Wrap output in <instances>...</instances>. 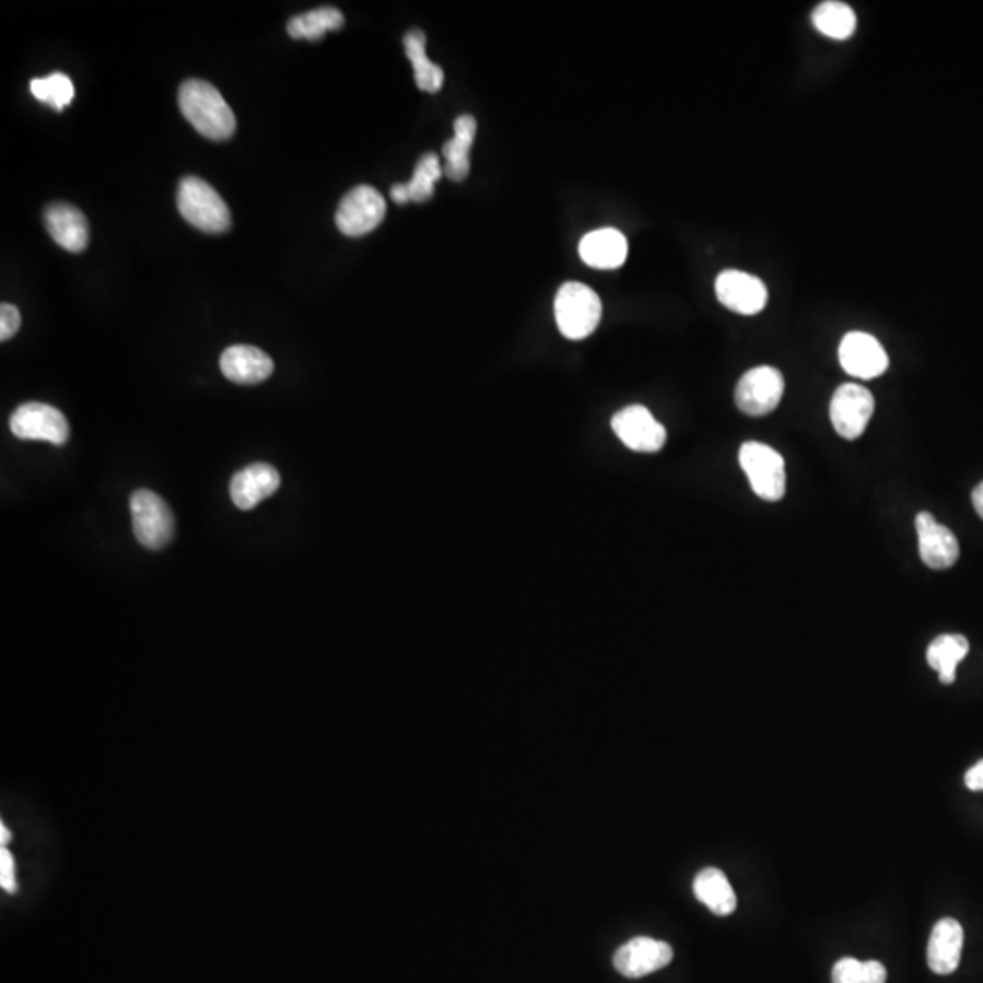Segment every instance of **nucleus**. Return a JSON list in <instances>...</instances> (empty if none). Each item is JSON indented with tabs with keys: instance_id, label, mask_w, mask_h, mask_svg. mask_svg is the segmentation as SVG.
I'll return each mask as SVG.
<instances>
[{
	"instance_id": "nucleus-1",
	"label": "nucleus",
	"mask_w": 983,
	"mask_h": 983,
	"mask_svg": "<svg viewBox=\"0 0 983 983\" xmlns=\"http://www.w3.org/2000/svg\"><path fill=\"white\" fill-rule=\"evenodd\" d=\"M180 112L201 136L226 141L237 128L234 112L218 87L201 79H188L179 90Z\"/></svg>"
},
{
	"instance_id": "nucleus-4",
	"label": "nucleus",
	"mask_w": 983,
	"mask_h": 983,
	"mask_svg": "<svg viewBox=\"0 0 983 983\" xmlns=\"http://www.w3.org/2000/svg\"><path fill=\"white\" fill-rule=\"evenodd\" d=\"M133 534L144 549L161 550L174 538L175 519L168 503L152 490H136L130 498Z\"/></svg>"
},
{
	"instance_id": "nucleus-5",
	"label": "nucleus",
	"mask_w": 983,
	"mask_h": 983,
	"mask_svg": "<svg viewBox=\"0 0 983 983\" xmlns=\"http://www.w3.org/2000/svg\"><path fill=\"white\" fill-rule=\"evenodd\" d=\"M739 465L749 478L750 487L761 500L780 501L785 494V461L780 452L763 443H745L739 448Z\"/></svg>"
},
{
	"instance_id": "nucleus-27",
	"label": "nucleus",
	"mask_w": 983,
	"mask_h": 983,
	"mask_svg": "<svg viewBox=\"0 0 983 983\" xmlns=\"http://www.w3.org/2000/svg\"><path fill=\"white\" fill-rule=\"evenodd\" d=\"M30 87H32V93L38 101H43V103L49 104V106H54L57 109L66 108L73 101V95H75L73 82L65 73H51V75L44 77V79H33Z\"/></svg>"
},
{
	"instance_id": "nucleus-13",
	"label": "nucleus",
	"mask_w": 983,
	"mask_h": 983,
	"mask_svg": "<svg viewBox=\"0 0 983 983\" xmlns=\"http://www.w3.org/2000/svg\"><path fill=\"white\" fill-rule=\"evenodd\" d=\"M672 947L665 941L640 936L627 941L615 955V968L627 979H643L672 962Z\"/></svg>"
},
{
	"instance_id": "nucleus-28",
	"label": "nucleus",
	"mask_w": 983,
	"mask_h": 983,
	"mask_svg": "<svg viewBox=\"0 0 983 983\" xmlns=\"http://www.w3.org/2000/svg\"><path fill=\"white\" fill-rule=\"evenodd\" d=\"M887 971L880 962H858L854 958L838 960L832 969V983H886Z\"/></svg>"
},
{
	"instance_id": "nucleus-25",
	"label": "nucleus",
	"mask_w": 983,
	"mask_h": 983,
	"mask_svg": "<svg viewBox=\"0 0 983 983\" xmlns=\"http://www.w3.org/2000/svg\"><path fill=\"white\" fill-rule=\"evenodd\" d=\"M812 24L818 32L823 33L826 37L843 40L849 38L856 32V13L851 5L840 0H826L816 8L812 13Z\"/></svg>"
},
{
	"instance_id": "nucleus-16",
	"label": "nucleus",
	"mask_w": 983,
	"mask_h": 983,
	"mask_svg": "<svg viewBox=\"0 0 983 983\" xmlns=\"http://www.w3.org/2000/svg\"><path fill=\"white\" fill-rule=\"evenodd\" d=\"M221 372L235 385H259L273 374V361L259 348L235 344L221 355Z\"/></svg>"
},
{
	"instance_id": "nucleus-3",
	"label": "nucleus",
	"mask_w": 983,
	"mask_h": 983,
	"mask_svg": "<svg viewBox=\"0 0 983 983\" xmlns=\"http://www.w3.org/2000/svg\"><path fill=\"white\" fill-rule=\"evenodd\" d=\"M177 207L183 218L208 234H221L230 229V210L223 197L199 177H185L177 191Z\"/></svg>"
},
{
	"instance_id": "nucleus-19",
	"label": "nucleus",
	"mask_w": 983,
	"mask_h": 983,
	"mask_svg": "<svg viewBox=\"0 0 983 983\" xmlns=\"http://www.w3.org/2000/svg\"><path fill=\"white\" fill-rule=\"evenodd\" d=\"M629 243L620 230H594L580 243V256L588 267L599 270H615L627 261Z\"/></svg>"
},
{
	"instance_id": "nucleus-12",
	"label": "nucleus",
	"mask_w": 983,
	"mask_h": 983,
	"mask_svg": "<svg viewBox=\"0 0 983 983\" xmlns=\"http://www.w3.org/2000/svg\"><path fill=\"white\" fill-rule=\"evenodd\" d=\"M717 301L741 316H754L765 308L769 292L760 278L741 270H725L716 279Z\"/></svg>"
},
{
	"instance_id": "nucleus-24",
	"label": "nucleus",
	"mask_w": 983,
	"mask_h": 983,
	"mask_svg": "<svg viewBox=\"0 0 983 983\" xmlns=\"http://www.w3.org/2000/svg\"><path fill=\"white\" fill-rule=\"evenodd\" d=\"M969 642L960 634H944L936 637L927 648V662L935 668L944 684H951L957 678L958 663L968 656Z\"/></svg>"
},
{
	"instance_id": "nucleus-20",
	"label": "nucleus",
	"mask_w": 983,
	"mask_h": 983,
	"mask_svg": "<svg viewBox=\"0 0 983 983\" xmlns=\"http://www.w3.org/2000/svg\"><path fill=\"white\" fill-rule=\"evenodd\" d=\"M478 133V122L472 115H461L454 120V137L445 142L443 174L450 180H463L470 172V150Z\"/></svg>"
},
{
	"instance_id": "nucleus-21",
	"label": "nucleus",
	"mask_w": 983,
	"mask_h": 983,
	"mask_svg": "<svg viewBox=\"0 0 983 983\" xmlns=\"http://www.w3.org/2000/svg\"><path fill=\"white\" fill-rule=\"evenodd\" d=\"M443 166L435 153H424L413 169L412 179L391 186V201L397 204L407 202H424L434 196L435 183L441 179Z\"/></svg>"
},
{
	"instance_id": "nucleus-14",
	"label": "nucleus",
	"mask_w": 983,
	"mask_h": 983,
	"mask_svg": "<svg viewBox=\"0 0 983 983\" xmlns=\"http://www.w3.org/2000/svg\"><path fill=\"white\" fill-rule=\"evenodd\" d=\"M918 530L920 558L925 565L935 571L951 569L960 558V545L949 528L936 522L929 512H920L916 516Z\"/></svg>"
},
{
	"instance_id": "nucleus-26",
	"label": "nucleus",
	"mask_w": 983,
	"mask_h": 983,
	"mask_svg": "<svg viewBox=\"0 0 983 983\" xmlns=\"http://www.w3.org/2000/svg\"><path fill=\"white\" fill-rule=\"evenodd\" d=\"M344 24V15L337 8L323 5L317 10L306 11L303 15L290 19L289 35L292 38H306V40H319L327 32L339 30Z\"/></svg>"
},
{
	"instance_id": "nucleus-29",
	"label": "nucleus",
	"mask_w": 983,
	"mask_h": 983,
	"mask_svg": "<svg viewBox=\"0 0 983 983\" xmlns=\"http://www.w3.org/2000/svg\"><path fill=\"white\" fill-rule=\"evenodd\" d=\"M21 328V312L13 305L0 306V339L8 341Z\"/></svg>"
},
{
	"instance_id": "nucleus-17",
	"label": "nucleus",
	"mask_w": 983,
	"mask_h": 983,
	"mask_svg": "<svg viewBox=\"0 0 983 983\" xmlns=\"http://www.w3.org/2000/svg\"><path fill=\"white\" fill-rule=\"evenodd\" d=\"M46 229L57 245L71 254L84 250L90 241V229L84 213L71 204H51L44 213Z\"/></svg>"
},
{
	"instance_id": "nucleus-9",
	"label": "nucleus",
	"mask_w": 983,
	"mask_h": 983,
	"mask_svg": "<svg viewBox=\"0 0 983 983\" xmlns=\"http://www.w3.org/2000/svg\"><path fill=\"white\" fill-rule=\"evenodd\" d=\"M875 413V397L865 386L847 383L834 391L831 401L832 426L843 440H858Z\"/></svg>"
},
{
	"instance_id": "nucleus-31",
	"label": "nucleus",
	"mask_w": 983,
	"mask_h": 983,
	"mask_svg": "<svg viewBox=\"0 0 983 983\" xmlns=\"http://www.w3.org/2000/svg\"><path fill=\"white\" fill-rule=\"evenodd\" d=\"M974 511L979 512V516L983 519V481L973 490Z\"/></svg>"
},
{
	"instance_id": "nucleus-15",
	"label": "nucleus",
	"mask_w": 983,
	"mask_h": 983,
	"mask_svg": "<svg viewBox=\"0 0 983 983\" xmlns=\"http://www.w3.org/2000/svg\"><path fill=\"white\" fill-rule=\"evenodd\" d=\"M281 487V476L272 465L267 463H254L250 467L243 468L235 473L230 483V498L241 511H251L261 501L278 492Z\"/></svg>"
},
{
	"instance_id": "nucleus-2",
	"label": "nucleus",
	"mask_w": 983,
	"mask_h": 983,
	"mask_svg": "<svg viewBox=\"0 0 983 983\" xmlns=\"http://www.w3.org/2000/svg\"><path fill=\"white\" fill-rule=\"evenodd\" d=\"M554 312L561 333L572 341H582L598 328L604 306L590 286L571 281L558 290Z\"/></svg>"
},
{
	"instance_id": "nucleus-7",
	"label": "nucleus",
	"mask_w": 983,
	"mask_h": 983,
	"mask_svg": "<svg viewBox=\"0 0 983 983\" xmlns=\"http://www.w3.org/2000/svg\"><path fill=\"white\" fill-rule=\"evenodd\" d=\"M385 215V197L372 186L361 185L342 197L337 207L336 224L348 237H359L377 229Z\"/></svg>"
},
{
	"instance_id": "nucleus-6",
	"label": "nucleus",
	"mask_w": 983,
	"mask_h": 983,
	"mask_svg": "<svg viewBox=\"0 0 983 983\" xmlns=\"http://www.w3.org/2000/svg\"><path fill=\"white\" fill-rule=\"evenodd\" d=\"M11 434L19 440L46 441L62 446L70 440L65 413L46 402H26L10 419Z\"/></svg>"
},
{
	"instance_id": "nucleus-30",
	"label": "nucleus",
	"mask_w": 983,
	"mask_h": 983,
	"mask_svg": "<svg viewBox=\"0 0 983 983\" xmlns=\"http://www.w3.org/2000/svg\"><path fill=\"white\" fill-rule=\"evenodd\" d=\"M966 785L971 791H983V760L969 769L966 774Z\"/></svg>"
},
{
	"instance_id": "nucleus-8",
	"label": "nucleus",
	"mask_w": 983,
	"mask_h": 983,
	"mask_svg": "<svg viewBox=\"0 0 983 983\" xmlns=\"http://www.w3.org/2000/svg\"><path fill=\"white\" fill-rule=\"evenodd\" d=\"M785 381L782 372L772 366H756L738 381L736 405L741 412L752 418L771 413L782 401Z\"/></svg>"
},
{
	"instance_id": "nucleus-18",
	"label": "nucleus",
	"mask_w": 983,
	"mask_h": 983,
	"mask_svg": "<svg viewBox=\"0 0 983 983\" xmlns=\"http://www.w3.org/2000/svg\"><path fill=\"white\" fill-rule=\"evenodd\" d=\"M963 949V929L957 920L944 918L935 925L927 946V963L936 974H951L960 966Z\"/></svg>"
},
{
	"instance_id": "nucleus-11",
	"label": "nucleus",
	"mask_w": 983,
	"mask_h": 983,
	"mask_svg": "<svg viewBox=\"0 0 983 983\" xmlns=\"http://www.w3.org/2000/svg\"><path fill=\"white\" fill-rule=\"evenodd\" d=\"M842 368L858 379H875L889 368V355L880 341L865 331H849L838 350Z\"/></svg>"
},
{
	"instance_id": "nucleus-22",
	"label": "nucleus",
	"mask_w": 983,
	"mask_h": 983,
	"mask_svg": "<svg viewBox=\"0 0 983 983\" xmlns=\"http://www.w3.org/2000/svg\"><path fill=\"white\" fill-rule=\"evenodd\" d=\"M694 894L705 908L717 916H728L736 911L738 900L728 883L727 876L719 869H703L695 876Z\"/></svg>"
},
{
	"instance_id": "nucleus-23",
	"label": "nucleus",
	"mask_w": 983,
	"mask_h": 983,
	"mask_svg": "<svg viewBox=\"0 0 983 983\" xmlns=\"http://www.w3.org/2000/svg\"><path fill=\"white\" fill-rule=\"evenodd\" d=\"M402 43H405L407 57L412 62L413 77H416L419 90L429 93L440 92L443 81H445V73L426 55V35L421 30H410L405 35Z\"/></svg>"
},
{
	"instance_id": "nucleus-10",
	"label": "nucleus",
	"mask_w": 983,
	"mask_h": 983,
	"mask_svg": "<svg viewBox=\"0 0 983 983\" xmlns=\"http://www.w3.org/2000/svg\"><path fill=\"white\" fill-rule=\"evenodd\" d=\"M612 430L627 448L643 454L662 450L667 441L665 426L642 405H631L616 413Z\"/></svg>"
}]
</instances>
